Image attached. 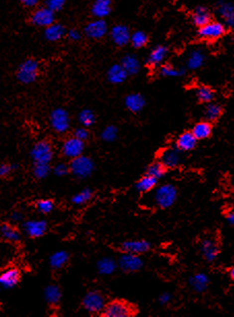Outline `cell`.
I'll use <instances>...</instances> for the list:
<instances>
[{"label": "cell", "mask_w": 234, "mask_h": 317, "mask_svg": "<svg viewBox=\"0 0 234 317\" xmlns=\"http://www.w3.org/2000/svg\"><path fill=\"white\" fill-rule=\"evenodd\" d=\"M124 104L130 112L140 113L146 106V100L140 93H131L126 96Z\"/></svg>", "instance_id": "cb8c5ba5"}, {"label": "cell", "mask_w": 234, "mask_h": 317, "mask_svg": "<svg viewBox=\"0 0 234 317\" xmlns=\"http://www.w3.org/2000/svg\"><path fill=\"white\" fill-rule=\"evenodd\" d=\"M36 208L40 213L49 214L54 210V202L51 200H40L36 203Z\"/></svg>", "instance_id": "bcb514c9"}, {"label": "cell", "mask_w": 234, "mask_h": 317, "mask_svg": "<svg viewBox=\"0 0 234 317\" xmlns=\"http://www.w3.org/2000/svg\"><path fill=\"white\" fill-rule=\"evenodd\" d=\"M201 253L208 261H214L219 254V247L212 239H204L201 242Z\"/></svg>", "instance_id": "484cf974"}, {"label": "cell", "mask_w": 234, "mask_h": 317, "mask_svg": "<svg viewBox=\"0 0 234 317\" xmlns=\"http://www.w3.org/2000/svg\"><path fill=\"white\" fill-rule=\"evenodd\" d=\"M13 168H15L13 165H9L7 163H0V178L8 176Z\"/></svg>", "instance_id": "f907efd6"}, {"label": "cell", "mask_w": 234, "mask_h": 317, "mask_svg": "<svg viewBox=\"0 0 234 317\" xmlns=\"http://www.w3.org/2000/svg\"><path fill=\"white\" fill-rule=\"evenodd\" d=\"M120 63L124 67V70L126 71L128 76L137 75L142 68L140 59L137 58V56H135L134 54H126L125 56L122 57Z\"/></svg>", "instance_id": "603a6c76"}, {"label": "cell", "mask_w": 234, "mask_h": 317, "mask_svg": "<svg viewBox=\"0 0 234 317\" xmlns=\"http://www.w3.org/2000/svg\"><path fill=\"white\" fill-rule=\"evenodd\" d=\"M30 23L37 28H47L48 26L56 22V12L50 9L48 6L38 5L31 11L29 16Z\"/></svg>", "instance_id": "3957f363"}, {"label": "cell", "mask_w": 234, "mask_h": 317, "mask_svg": "<svg viewBox=\"0 0 234 317\" xmlns=\"http://www.w3.org/2000/svg\"><path fill=\"white\" fill-rule=\"evenodd\" d=\"M113 43L118 47H125L130 44L131 31L129 27L124 24H117L112 27V29L108 31Z\"/></svg>", "instance_id": "7c38bea8"}, {"label": "cell", "mask_w": 234, "mask_h": 317, "mask_svg": "<svg viewBox=\"0 0 234 317\" xmlns=\"http://www.w3.org/2000/svg\"><path fill=\"white\" fill-rule=\"evenodd\" d=\"M160 75L165 78H177L185 74V70L182 67H177L172 64H163L160 67Z\"/></svg>", "instance_id": "d590c367"}, {"label": "cell", "mask_w": 234, "mask_h": 317, "mask_svg": "<svg viewBox=\"0 0 234 317\" xmlns=\"http://www.w3.org/2000/svg\"><path fill=\"white\" fill-rule=\"evenodd\" d=\"M82 307L90 313H100L105 308L104 297L99 292H89L82 299Z\"/></svg>", "instance_id": "9c48e42d"}, {"label": "cell", "mask_w": 234, "mask_h": 317, "mask_svg": "<svg viewBox=\"0 0 234 317\" xmlns=\"http://www.w3.org/2000/svg\"><path fill=\"white\" fill-rule=\"evenodd\" d=\"M74 136H76L77 139H78V140H80L82 142H85V141H87L89 139V131H88L87 127H84V126L78 127V128H77L75 130Z\"/></svg>", "instance_id": "681fc988"}, {"label": "cell", "mask_w": 234, "mask_h": 317, "mask_svg": "<svg viewBox=\"0 0 234 317\" xmlns=\"http://www.w3.org/2000/svg\"><path fill=\"white\" fill-rule=\"evenodd\" d=\"M128 74L124 70V67L121 65V63L113 64L107 70L106 73V79L107 81L114 85H120L122 83L125 82L128 78Z\"/></svg>", "instance_id": "ffe728a7"}, {"label": "cell", "mask_w": 234, "mask_h": 317, "mask_svg": "<svg viewBox=\"0 0 234 317\" xmlns=\"http://www.w3.org/2000/svg\"><path fill=\"white\" fill-rule=\"evenodd\" d=\"M171 300V296L168 293H163L160 297H159V302L160 304L162 305H166L167 303H169Z\"/></svg>", "instance_id": "f5cc1de1"}, {"label": "cell", "mask_w": 234, "mask_h": 317, "mask_svg": "<svg viewBox=\"0 0 234 317\" xmlns=\"http://www.w3.org/2000/svg\"><path fill=\"white\" fill-rule=\"evenodd\" d=\"M230 276H231V278L234 280V267L230 270Z\"/></svg>", "instance_id": "9f6ffc18"}, {"label": "cell", "mask_w": 234, "mask_h": 317, "mask_svg": "<svg viewBox=\"0 0 234 317\" xmlns=\"http://www.w3.org/2000/svg\"><path fill=\"white\" fill-rule=\"evenodd\" d=\"M40 62L36 58H27L23 60L16 71V79L24 85L33 84L39 77Z\"/></svg>", "instance_id": "6da1fadb"}, {"label": "cell", "mask_w": 234, "mask_h": 317, "mask_svg": "<svg viewBox=\"0 0 234 317\" xmlns=\"http://www.w3.org/2000/svg\"><path fill=\"white\" fill-rule=\"evenodd\" d=\"M68 258H70V255L64 250L55 252L50 257V266L55 270L62 269L66 265Z\"/></svg>", "instance_id": "836d02e7"}, {"label": "cell", "mask_w": 234, "mask_h": 317, "mask_svg": "<svg viewBox=\"0 0 234 317\" xmlns=\"http://www.w3.org/2000/svg\"><path fill=\"white\" fill-rule=\"evenodd\" d=\"M157 179L150 175H145L143 178H141L137 183L135 184V188L137 191L143 192V194H147L151 190H153L157 185Z\"/></svg>", "instance_id": "1f68e13d"}, {"label": "cell", "mask_w": 234, "mask_h": 317, "mask_svg": "<svg viewBox=\"0 0 234 317\" xmlns=\"http://www.w3.org/2000/svg\"><path fill=\"white\" fill-rule=\"evenodd\" d=\"M31 158L34 163H48L50 164L53 159V148L47 141H40L36 143L30 152Z\"/></svg>", "instance_id": "8992f818"}, {"label": "cell", "mask_w": 234, "mask_h": 317, "mask_svg": "<svg viewBox=\"0 0 234 317\" xmlns=\"http://www.w3.org/2000/svg\"><path fill=\"white\" fill-rule=\"evenodd\" d=\"M50 172H51L50 164H48V163H34L33 175L35 178L39 179V180L47 178L49 176Z\"/></svg>", "instance_id": "7bdbcfd3"}, {"label": "cell", "mask_w": 234, "mask_h": 317, "mask_svg": "<svg viewBox=\"0 0 234 317\" xmlns=\"http://www.w3.org/2000/svg\"><path fill=\"white\" fill-rule=\"evenodd\" d=\"M222 114V107L221 106H219L217 104H214L213 102L206 105L205 109H204V116L206 120L209 121H214L217 120Z\"/></svg>", "instance_id": "74e56055"}, {"label": "cell", "mask_w": 234, "mask_h": 317, "mask_svg": "<svg viewBox=\"0 0 234 317\" xmlns=\"http://www.w3.org/2000/svg\"><path fill=\"white\" fill-rule=\"evenodd\" d=\"M113 0H93L91 6L92 16L96 19H104L111 15Z\"/></svg>", "instance_id": "ac0fdd59"}, {"label": "cell", "mask_w": 234, "mask_h": 317, "mask_svg": "<svg viewBox=\"0 0 234 317\" xmlns=\"http://www.w3.org/2000/svg\"><path fill=\"white\" fill-rule=\"evenodd\" d=\"M0 237L8 242H18L21 239V233L16 227L4 223L0 225Z\"/></svg>", "instance_id": "4dcf8cb0"}, {"label": "cell", "mask_w": 234, "mask_h": 317, "mask_svg": "<svg viewBox=\"0 0 234 317\" xmlns=\"http://www.w3.org/2000/svg\"><path fill=\"white\" fill-rule=\"evenodd\" d=\"M196 96L199 102L204 104H210L215 99V91L208 86H200L196 90Z\"/></svg>", "instance_id": "f35d334b"}, {"label": "cell", "mask_w": 234, "mask_h": 317, "mask_svg": "<svg viewBox=\"0 0 234 317\" xmlns=\"http://www.w3.org/2000/svg\"><path fill=\"white\" fill-rule=\"evenodd\" d=\"M191 18L194 25H196L197 27H201L212 21V13L208 9V7L200 5L194 9Z\"/></svg>", "instance_id": "4316f807"}, {"label": "cell", "mask_w": 234, "mask_h": 317, "mask_svg": "<svg viewBox=\"0 0 234 317\" xmlns=\"http://www.w3.org/2000/svg\"><path fill=\"white\" fill-rule=\"evenodd\" d=\"M44 297L46 302L50 305H56L61 300V291L58 285L50 284L44 291Z\"/></svg>", "instance_id": "f546056e"}, {"label": "cell", "mask_w": 234, "mask_h": 317, "mask_svg": "<svg viewBox=\"0 0 234 317\" xmlns=\"http://www.w3.org/2000/svg\"><path fill=\"white\" fill-rule=\"evenodd\" d=\"M67 1L68 0H44V4L57 13L64 8Z\"/></svg>", "instance_id": "f6af8a7d"}, {"label": "cell", "mask_w": 234, "mask_h": 317, "mask_svg": "<svg viewBox=\"0 0 234 317\" xmlns=\"http://www.w3.org/2000/svg\"><path fill=\"white\" fill-rule=\"evenodd\" d=\"M190 285L197 293L204 292L209 285V278L203 273H198L190 278Z\"/></svg>", "instance_id": "d6a6232c"}, {"label": "cell", "mask_w": 234, "mask_h": 317, "mask_svg": "<svg viewBox=\"0 0 234 317\" xmlns=\"http://www.w3.org/2000/svg\"><path fill=\"white\" fill-rule=\"evenodd\" d=\"M94 170L93 160L85 155H80L72 159L70 164V171L78 179H86L91 176Z\"/></svg>", "instance_id": "277c9868"}, {"label": "cell", "mask_w": 234, "mask_h": 317, "mask_svg": "<svg viewBox=\"0 0 234 317\" xmlns=\"http://www.w3.org/2000/svg\"><path fill=\"white\" fill-rule=\"evenodd\" d=\"M95 120H96L95 114L89 108L81 109L78 114V121L84 127H91L95 123Z\"/></svg>", "instance_id": "ab89813d"}, {"label": "cell", "mask_w": 234, "mask_h": 317, "mask_svg": "<svg viewBox=\"0 0 234 317\" xmlns=\"http://www.w3.org/2000/svg\"><path fill=\"white\" fill-rule=\"evenodd\" d=\"M197 144V139L194 136V134L191 131H187L182 133L180 136L177 137L175 146L180 149L181 151H191L196 147Z\"/></svg>", "instance_id": "d4e9b609"}, {"label": "cell", "mask_w": 234, "mask_h": 317, "mask_svg": "<svg viewBox=\"0 0 234 317\" xmlns=\"http://www.w3.org/2000/svg\"><path fill=\"white\" fill-rule=\"evenodd\" d=\"M118 265L125 272H136L143 268L144 261L139 254L124 252L118 260Z\"/></svg>", "instance_id": "4fadbf2b"}, {"label": "cell", "mask_w": 234, "mask_h": 317, "mask_svg": "<svg viewBox=\"0 0 234 317\" xmlns=\"http://www.w3.org/2000/svg\"><path fill=\"white\" fill-rule=\"evenodd\" d=\"M182 151L175 147H168L164 149L160 154V162L164 165L166 169H173L177 167L181 162Z\"/></svg>", "instance_id": "9a60e30c"}, {"label": "cell", "mask_w": 234, "mask_h": 317, "mask_svg": "<svg viewBox=\"0 0 234 317\" xmlns=\"http://www.w3.org/2000/svg\"><path fill=\"white\" fill-rule=\"evenodd\" d=\"M84 148V142L77 139L76 136H72L70 139H67L63 142L61 147V152L66 158L74 159L82 155Z\"/></svg>", "instance_id": "8fae6325"}, {"label": "cell", "mask_w": 234, "mask_h": 317, "mask_svg": "<svg viewBox=\"0 0 234 317\" xmlns=\"http://www.w3.org/2000/svg\"><path fill=\"white\" fill-rule=\"evenodd\" d=\"M108 25L104 19H94L84 27V34L90 39L98 40L108 33Z\"/></svg>", "instance_id": "52a82bcc"}, {"label": "cell", "mask_w": 234, "mask_h": 317, "mask_svg": "<svg viewBox=\"0 0 234 317\" xmlns=\"http://www.w3.org/2000/svg\"><path fill=\"white\" fill-rule=\"evenodd\" d=\"M226 219H227V221H228L230 224L234 225V211L228 212L227 215H226Z\"/></svg>", "instance_id": "11a10c76"}, {"label": "cell", "mask_w": 234, "mask_h": 317, "mask_svg": "<svg viewBox=\"0 0 234 317\" xmlns=\"http://www.w3.org/2000/svg\"><path fill=\"white\" fill-rule=\"evenodd\" d=\"M148 41H149V36L143 30H136L131 33L130 44L134 49H142L146 47Z\"/></svg>", "instance_id": "8d00e7d4"}, {"label": "cell", "mask_w": 234, "mask_h": 317, "mask_svg": "<svg viewBox=\"0 0 234 317\" xmlns=\"http://www.w3.org/2000/svg\"><path fill=\"white\" fill-rule=\"evenodd\" d=\"M10 218H11V220H12L13 222H19V221H21L22 218H23V214L21 212H19V211H16V212H13L11 214Z\"/></svg>", "instance_id": "db71d44e"}, {"label": "cell", "mask_w": 234, "mask_h": 317, "mask_svg": "<svg viewBox=\"0 0 234 317\" xmlns=\"http://www.w3.org/2000/svg\"><path fill=\"white\" fill-rule=\"evenodd\" d=\"M167 54H168V49L166 47L163 45L156 46L155 48H153L152 51L150 52L149 56L147 58V64L151 67L159 66L163 63L165 58L167 57Z\"/></svg>", "instance_id": "44dd1931"}, {"label": "cell", "mask_w": 234, "mask_h": 317, "mask_svg": "<svg viewBox=\"0 0 234 317\" xmlns=\"http://www.w3.org/2000/svg\"><path fill=\"white\" fill-rule=\"evenodd\" d=\"M165 172H166V168H165L160 161H158L150 165L147 170V175L152 176L155 179H157V180H159V179H161L165 175Z\"/></svg>", "instance_id": "60d3db41"}, {"label": "cell", "mask_w": 234, "mask_h": 317, "mask_svg": "<svg viewBox=\"0 0 234 317\" xmlns=\"http://www.w3.org/2000/svg\"><path fill=\"white\" fill-rule=\"evenodd\" d=\"M177 190L172 184H163L159 186L153 195V202L160 209H167L175 203Z\"/></svg>", "instance_id": "7a4b0ae2"}, {"label": "cell", "mask_w": 234, "mask_h": 317, "mask_svg": "<svg viewBox=\"0 0 234 317\" xmlns=\"http://www.w3.org/2000/svg\"><path fill=\"white\" fill-rule=\"evenodd\" d=\"M151 245L148 241L145 240H132L126 241L121 245V249L123 252H128L133 254H143L150 250Z\"/></svg>", "instance_id": "d6986e66"}, {"label": "cell", "mask_w": 234, "mask_h": 317, "mask_svg": "<svg viewBox=\"0 0 234 317\" xmlns=\"http://www.w3.org/2000/svg\"><path fill=\"white\" fill-rule=\"evenodd\" d=\"M225 33V25L221 22H215L211 21L208 24H205L204 26L199 27L198 30V35L208 40H214L218 39Z\"/></svg>", "instance_id": "30bf717a"}, {"label": "cell", "mask_w": 234, "mask_h": 317, "mask_svg": "<svg viewBox=\"0 0 234 317\" xmlns=\"http://www.w3.org/2000/svg\"><path fill=\"white\" fill-rule=\"evenodd\" d=\"M50 123L55 131L58 133H64L70 129L71 126L70 114L63 107L55 108L51 112Z\"/></svg>", "instance_id": "5b68a950"}, {"label": "cell", "mask_w": 234, "mask_h": 317, "mask_svg": "<svg viewBox=\"0 0 234 317\" xmlns=\"http://www.w3.org/2000/svg\"><path fill=\"white\" fill-rule=\"evenodd\" d=\"M20 3L27 8H35L36 6L39 5L40 0H19Z\"/></svg>", "instance_id": "816d5d0a"}, {"label": "cell", "mask_w": 234, "mask_h": 317, "mask_svg": "<svg viewBox=\"0 0 234 317\" xmlns=\"http://www.w3.org/2000/svg\"><path fill=\"white\" fill-rule=\"evenodd\" d=\"M48 225L45 220H28L24 222L23 229L27 236L30 238H40L43 237L47 231Z\"/></svg>", "instance_id": "e0dca14e"}, {"label": "cell", "mask_w": 234, "mask_h": 317, "mask_svg": "<svg viewBox=\"0 0 234 317\" xmlns=\"http://www.w3.org/2000/svg\"><path fill=\"white\" fill-rule=\"evenodd\" d=\"M212 131H213V127L211 125V123L208 121H201L195 124L191 132L194 134V136L198 141V140L208 139L209 136H211Z\"/></svg>", "instance_id": "f1b7e54d"}, {"label": "cell", "mask_w": 234, "mask_h": 317, "mask_svg": "<svg viewBox=\"0 0 234 317\" xmlns=\"http://www.w3.org/2000/svg\"><path fill=\"white\" fill-rule=\"evenodd\" d=\"M118 136V128L115 125H108L101 131V139L104 142L112 143Z\"/></svg>", "instance_id": "ee69618b"}, {"label": "cell", "mask_w": 234, "mask_h": 317, "mask_svg": "<svg viewBox=\"0 0 234 317\" xmlns=\"http://www.w3.org/2000/svg\"><path fill=\"white\" fill-rule=\"evenodd\" d=\"M92 199V190L91 189H82L81 191L78 192L72 199V202L77 206H81L88 203Z\"/></svg>", "instance_id": "b9f144b4"}, {"label": "cell", "mask_w": 234, "mask_h": 317, "mask_svg": "<svg viewBox=\"0 0 234 317\" xmlns=\"http://www.w3.org/2000/svg\"><path fill=\"white\" fill-rule=\"evenodd\" d=\"M133 313L132 307L122 301L111 302L105 305V308L102 311V314L105 317H130Z\"/></svg>", "instance_id": "ba28073f"}, {"label": "cell", "mask_w": 234, "mask_h": 317, "mask_svg": "<svg viewBox=\"0 0 234 317\" xmlns=\"http://www.w3.org/2000/svg\"><path fill=\"white\" fill-rule=\"evenodd\" d=\"M53 172L55 175L58 176V177H63L68 172H70V167H68L67 164L61 162V163H58V164L55 165L54 169H53Z\"/></svg>", "instance_id": "7dc6e473"}, {"label": "cell", "mask_w": 234, "mask_h": 317, "mask_svg": "<svg viewBox=\"0 0 234 317\" xmlns=\"http://www.w3.org/2000/svg\"><path fill=\"white\" fill-rule=\"evenodd\" d=\"M116 268V261L111 257H103L97 263V270L101 275H112Z\"/></svg>", "instance_id": "e575fe53"}, {"label": "cell", "mask_w": 234, "mask_h": 317, "mask_svg": "<svg viewBox=\"0 0 234 317\" xmlns=\"http://www.w3.org/2000/svg\"><path fill=\"white\" fill-rule=\"evenodd\" d=\"M205 61V55L201 50H193L188 56L187 67L188 70L195 71L200 68Z\"/></svg>", "instance_id": "83f0119b"}, {"label": "cell", "mask_w": 234, "mask_h": 317, "mask_svg": "<svg viewBox=\"0 0 234 317\" xmlns=\"http://www.w3.org/2000/svg\"><path fill=\"white\" fill-rule=\"evenodd\" d=\"M66 37L70 39L71 41H74V43H77V41H79L82 37V33L77 29V28H72L68 29L67 33H66Z\"/></svg>", "instance_id": "c3c4849f"}, {"label": "cell", "mask_w": 234, "mask_h": 317, "mask_svg": "<svg viewBox=\"0 0 234 317\" xmlns=\"http://www.w3.org/2000/svg\"><path fill=\"white\" fill-rule=\"evenodd\" d=\"M20 281V272L15 268H9L0 274V286L10 289Z\"/></svg>", "instance_id": "7402d4cb"}, {"label": "cell", "mask_w": 234, "mask_h": 317, "mask_svg": "<svg viewBox=\"0 0 234 317\" xmlns=\"http://www.w3.org/2000/svg\"><path fill=\"white\" fill-rule=\"evenodd\" d=\"M216 11L222 18L223 24L228 28L234 29V5L225 0H219L216 4Z\"/></svg>", "instance_id": "5bb4252c"}, {"label": "cell", "mask_w": 234, "mask_h": 317, "mask_svg": "<svg viewBox=\"0 0 234 317\" xmlns=\"http://www.w3.org/2000/svg\"><path fill=\"white\" fill-rule=\"evenodd\" d=\"M67 33L66 27L59 22H55L44 29V38L49 43H58L62 40Z\"/></svg>", "instance_id": "2e32d148"}]
</instances>
